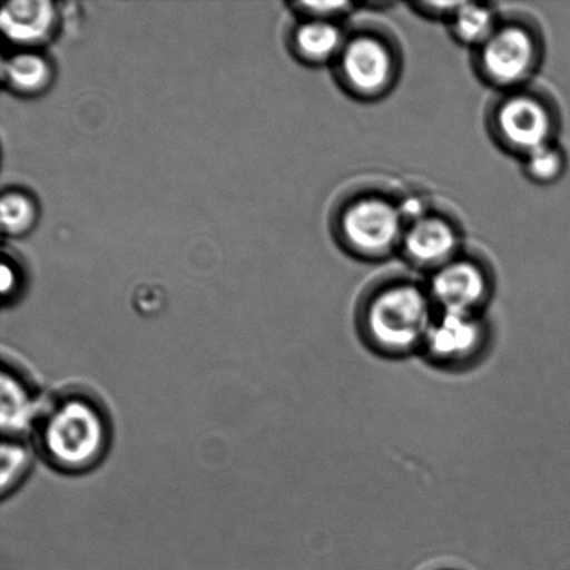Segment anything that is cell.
I'll use <instances>...</instances> for the list:
<instances>
[{
  "mask_svg": "<svg viewBox=\"0 0 570 570\" xmlns=\"http://www.w3.org/2000/svg\"><path fill=\"white\" fill-rule=\"evenodd\" d=\"M404 191L384 180L352 183L335 198L328 230L337 248L363 264H384L400 255L406 219Z\"/></svg>",
  "mask_w": 570,
  "mask_h": 570,
  "instance_id": "obj_1",
  "label": "cell"
},
{
  "mask_svg": "<svg viewBox=\"0 0 570 570\" xmlns=\"http://www.w3.org/2000/svg\"><path fill=\"white\" fill-rule=\"evenodd\" d=\"M355 316L357 332L372 350L401 356L422 348L438 309L424 278L387 272L363 288Z\"/></svg>",
  "mask_w": 570,
  "mask_h": 570,
  "instance_id": "obj_2",
  "label": "cell"
},
{
  "mask_svg": "<svg viewBox=\"0 0 570 570\" xmlns=\"http://www.w3.org/2000/svg\"><path fill=\"white\" fill-rule=\"evenodd\" d=\"M37 449L56 471H91L108 454L111 424L108 410L86 390H63L38 410Z\"/></svg>",
  "mask_w": 570,
  "mask_h": 570,
  "instance_id": "obj_3",
  "label": "cell"
},
{
  "mask_svg": "<svg viewBox=\"0 0 570 570\" xmlns=\"http://www.w3.org/2000/svg\"><path fill=\"white\" fill-rule=\"evenodd\" d=\"M332 71L346 97L362 104L382 102L404 77V45L394 28L383 21H356L348 26Z\"/></svg>",
  "mask_w": 570,
  "mask_h": 570,
  "instance_id": "obj_4",
  "label": "cell"
},
{
  "mask_svg": "<svg viewBox=\"0 0 570 570\" xmlns=\"http://www.w3.org/2000/svg\"><path fill=\"white\" fill-rule=\"evenodd\" d=\"M547 36L543 22L532 11H502L499 26L471 52L478 80L494 92L529 86L543 69Z\"/></svg>",
  "mask_w": 570,
  "mask_h": 570,
  "instance_id": "obj_5",
  "label": "cell"
},
{
  "mask_svg": "<svg viewBox=\"0 0 570 570\" xmlns=\"http://www.w3.org/2000/svg\"><path fill=\"white\" fill-rule=\"evenodd\" d=\"M484 128L502 154L519 161L534 150L560 142L562 110L543 83L494 92L484 109Z\"/></svg>",
  "mask_w": 570,
  "mask_h": 570,
  "instance_id": "obj_6",
  "label": "cell"
},
{
  "mask_svg": "<svg viewBox=\"0 0 570 570\" xmlns=\"http://www.w3.org/2000/svg\"><path fill=\"white\" fill-rule=\"evenodd\" d=\"M439 313L483 315L497 289L493 259L482 248L469 244L454 259L424 276Z\"/></svg>",
  "mask_w": 570,
  "mask_h": 570,
  "instance_id": "obj_7",
  "label": "cell"
},
{
  "mask_svg": "<svg viewBox=\"0 0 570 570\" xmlns=\"http://www.w3.org/2000/svg\"><path fill=\"white\" fill-rule=\"evenodd\" d=\"M466 228L451 205L433 197L421 214L406 222L400 258L424 276L468 247Z\"/></svg>",
  "mask_w": 570,
  "mask_h": 570,
  "instance_id": "obj_8",
  "label": "cell"
},
{
  "mask_svg": "<svg viewBox=\"0 0 570 570\" xmlns=\"http://www.w3.org/2000/svg\"><path fill=\"white\" fill-rule=\"evenodd\" d=\"M488 333L483 315L438 312L422 350L440 366L466 365L488 343Z\"/></svg>",
  "mask_w": 570,
  "mask_h": 570,
  "instance_id": "obj_9",
  "label": "cell"
},
{
  "mask_svg": "<svg viewBox=\"0 0 570 570\" xmlns=\"http://www.w3.org/2000/svg\"><path fill=\"white\" fill-rule=\"evenodd\" d=\"M59 22L56 4L48 0H14L3 6L0 28L17 47L31 49L48 42Z\"/></svg>",
  "mask_w": 570,
  "mask_h": 570,
  "instance_id": "obj_10",
  "label": "cell"
},
{
  "mask_svg": "<svg viewBox=\"0 0 570 570\" xmlns=\"http://www.w3.org/2000/svg\"><path fill=\"white\" fill-rule=\"evenodd\" d=\"M348 26L345 22L299 17L288 36L291 53L306 66L332 67L343 49Z\"/></svg>",
  "mask_w": 570,
  "mask_h": 570,
  "instance_id": "obj_11",
  "label": "cell"
},
{
  "mask_svg": "<svg viewBox=\"0 0 570 570\" xmlns=\"http://www.w3.org/2000/svg\"><path fill=\"white\" fill-rule=\"evenodd\" d=\"M36 390L16 366L3 362L2 428L4 435L16 439L30 422H36Z\"/></svg>",
  "mask_w": 570,
  "mask_h": 570,
  "instance_id": "obj_12",
  "label": "cell"
},
{
  "mask_svg": "<svg viewBox=\"0 0 570 570\" xmlns=\"http://www.w3.org/2000/svg\"><path fill=\"white\" fill-rule=\"evenodd\" d=\"M2 78L14 94L33 97L47 91L53 81L52 63L32 49H22L3 59Z\"/></svg>",
  "mask_w": 570,
  "mask_h": 570,
  "instance_id": "obj_13",
  "label": "cell"
},
{
  "mask_svg": "<svg viewBox=\"0 0 570 570\" xmlns=\"http://www.w3.org/2000/svg\"><path fill=\"white\" fill-rule=\"evenodd\" d=\"M502 11L495 3L461 2L445 27L458 45L472 52L493 33Z\"/></svg>",
  "mask_w": 570,
  "mask_h": 570,
  "instance_id": "obj_14",
  "label": "cell"
},
{
  "mask_svg": "<svg viewBox=\"0 0 570 570\" xmlns=\"http://www.w3.org/2000/svg\"><path fill=\"white\" fill-rule=\"evenodd\" d=\"M568 158L560 142L534 150L521 160L522 175L535 186H552L566 175Z\"/></svg>",
  "mask_w": 570,
  "mask_h": 570,
  "instance_id": "obj_15",
  "label": "cell"
},
{
  "mask_svg": "<svg viewBox=\"0 0 570 570\" xmlns=\"http://www.w3.org/2000/svg\"><path fill=\"white\" fill-rule=\"evenodd\" d=\"M38 206L36 199L20 189H10L2 195L0 203V220L2 230L8 236H24L36 226Z\"/></svg>",
  "mask_w": 570,
  "mask_h": 570,
  "instance_id": "obj_16",
  "label": "cell"
},
{
  "mask_svg": "<svg viewBox=\"0 0 570 570\" xmlns=\"http://www.w3.org/2000/svg\"><path fill=\"white\" fill-rule=\"evenodd\" d=\"M31 468V455L19 440L10 439L2 446V490L3 494L14 491Z\"/></svg>",
  "mask_w": 570,
  "mask_h": 570,
  "instance_id": "obj_17",
  "label": "cell"
},
{
  "mask_svg": "<svg viewBox=\"0 0 570 570\" xmlns=\"http://www.w3.org/2000/svg\"><path fill=\"white\" fill-rule=\"evenodd\" d=\"M289 6L301 19L345 22V24L356 10L362 9V3L354 2H294Z\"/></svg>",
  "mask_w": 570,
  "mask_h": 570,
  "instance_id": "obj_18",
  "label": "cell"
},
{
  "mask_svg": "<svg viewBox=\"0 0 570 570\" xmlns=\"http://www.w3.org/2000/svg\"><path fill=\"white\" fill-rule=\"evenodd\" d=\"M461 2H413L406 3L411 13L428 21H440L446 24Z\"/></svg>",
  "mask_w": 570,
  "mask_h": 570,
  "instance_id": "obj_19",
  "label": "cell"
},
{
  "mask_svg": "<svg viewBox=\"0 0 570 570\" xmlns=\"http://www.w3.org/2000/svg\"><path fill=\"white\" fill-rule=\"evenodd\" d=\"M13 259L4 256L2 262V293L4 298H13L20 285V272Z\"/></svg>",
  "mask_w": 570,
  "mask_h": 570,
  "instance_id": "obj_20",
  "label": "cell"
}]
</instances>
